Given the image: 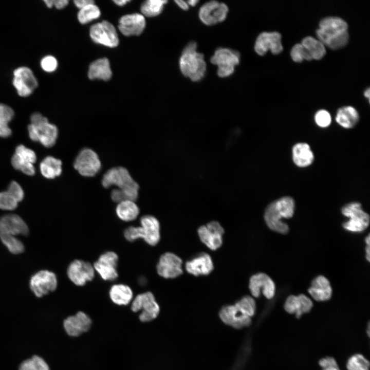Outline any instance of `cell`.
I'll return each instance as SVG.
<instances>
[{"label": "cell", "mask_w": 370, "mask_h": 370, "mask_svg": "<svg viewBox=\"0 0 370 370\" xmlns=\"http://www.w3.org/2000/svg\"><path fill=\"white\" fill-rule=\"evenodd\" d=\"M256 310V303L251 296L246 295L234 305L223 307L219 316L222 321L233 328L240 329L249 326Z\"/></svg>", "instance_id": "1"}, {"label": "cell", "mask_w": 370, "mask_h": 370, "mask_svg": "<svg viewBox=\"0 0 370 370\" xmlns=\"http://www.w3.org/2000/svg\"><path fill=\"white\" fill-rule=\"evenodd\" d=\"M295 202L292 197L284 196L269 203L264 213V220L268 228L282 234H287L289 227L281 219L291 218L294 212Z\"/></svg>", "instance_id": "2"}, {"label": "cell", "mask_w": 370, "mask_h": 370, "mask_svg": "<svg viewBox=\"0 0 370 370\" xmlns=\"http://www.w3.org/2000/svg\"><path fill=\"white\" fill-rule=\"evenodd\" d=\"M197 47L196 43L190 42L183 49L179 61L182 74L193 82L203 78L207 67L203 54L197 51Z\"/></svg>", "instance_id": "3"}, {"label": "cell", "mask_w": 370, "mask_h": 370, "mask_svg": "<svg viewBox=\"0 0 370 370\" xmlns=\"http://www.w3.org/2000/svg\"><path fill=\"white\" fill-rule=\"evenodd\" d=\"M102 184L105 188L116 186L123 193L126 200L135 201L138 196L139 187L128 170L122 166L113 168L104 175Z\"/></svg>", "instance_id": "4"}, {"label": "cell", "mask_w": 370, "mask_h": 370, "mask_svg": "<svg viewBox=\"0 0 370 370\" xmlns=\"http://www.w3.org/2000/svg\"><path fill=\"white\" fill-rule=\"evenodd\" d=\"M139 227L130 226L124 231L126 240L133 242L139 238L143 239L151 246L157 245L160 239V224L154 216L146 215L141 217Z\"/></svg>", "instance_id": "5"}, {"label": "cell", "mask_w": 370, "mask_h": 370, "mask_svg": "<svg viewBox=\"0 0 370 370\" xmlns=\"http://www.w3.org/2000/svg\"><path fill=\"white\" fill-rule=\"evenodd\" d=\"M342 214L349 218L342 224L343 228L353 232H361L369 226V216L363 210L358 202H349L341 208Z\"/></svg>", "instance_id": "6"}, {"label": "cell", "mask_w": 370, "mask_h": 370, "mask_svg": "<svg viewBox=\"0 0 370 370\" xmlns=\"http://www.w3.org/2000/svg\"><path fill=\"white\" fill-rule=\"evenodd\" d=\"M239 61V53L227 48H218L210 59L211 63L217 66V75L220 78L231 75Z\"/></svg>", "instance_id": "7"}, {"label": "cell", "mask_w": 370, "mask_h": 370, "mask_svg": "<svg viewBox=\"0 0 370 370\" xmlns=\"http://www.w3.org/2000/svg\"><path fill=\"white\" fill-rule=\"evenodd\" d=\"M131 309L134 312L141 310L139 318L143 322L155 319L160 312L159 306L150 291L138 294L132 302Z\"/></svg>", "instance_id": "8"}, {"label": "cell", "mask_w": 370, "mask_h": 370, "mask_svg": "<svg viewBox=\"0 0 370 370\" xmlns=\"http://www.w3.org/2000/svg\"><path fill=\"white\" fill-rule=\"evenodd\" d=\"M73 166L85 177H92L100 170L101 163L98 154L89 148L82 149L76 157Z\"/></svg>", "instance_id": "9"}, {"label": "cell", "mask_w": 370, "mask_h": 370, "mask_svg": "<svg viewBox=\"0 0 370 370\" xmlns=\"http://www.w3.org/2000/svg\"><path fill=\"white\" fill-rule=\"evenodd\" d=\"M89 34L94 42L107 47H115L119 44V38L115 27L107 21L92 25Z\"/></svg>", "instance_id": "10"}, {"label": "cell", "mask_w": 370, "mask_h": 370, "mask_svg": "<svg viewBox=\"0 0 370 370\" xmlns=\"http://www.w3.org/2000/svg\"><path fill=\"white\" fill-rule=\"evenodd\" d=\"M228 11V7L226 4L211 1L202 5L199 9L198 16L202 23L211 26L225 21Z\"/></svg>", "instance_id": "11"}, {"label": "cell", "mask_w": 370, "mask_h": 370, "mask_svg": "<svg viewBox=\"0 0 370 370\" xmlns=\"http://www.w3.org/2000/svg\"><path fill=\"white\" fill-rule=\"evenodd\" d=\"M30 288L36 297L41 298L55 290L58 285L56 275L48 270H41L30 279Z\"/></svg>", "instance_id": "12"}, {"label": "cell", "mask_w": 370, "mask_h": 370, "mask_svg": "<svg viewBox=\"0 0 370 370\" xmlns=\"http://www.w3.org/2000/svg\"><path fill=\"white\" fill-rule=\"evenodd\" d=\"M12 83L21 97L31 95L37 87L38 82L32 71L27 67H20L13 71Z\"/></svg>", "instance_id": "13"}, {"label": "cell", "mask_w": 370, "mask_h": 370, "mask_svg": "<svg viewBox=\"0 0 370 370\" xmlns=\"http://www.w3.org/2000/svg\"><path fill=\"white\" fill-rule=\"evenodd\" d=\"M224 232V228L217 221H212L201 226L197 230L201 242L212 250L221 247Z\"/></svg>", "instance_id": "14"}, {"label": "cell", "mask_w": 370, "mask_h": 370, "mask_svg": "<svg viewBox=\"0 0 370 370\" xmlns=\"http://www.w3.org/2000/svg\"><path fill=\"white\" fill-rule=\"evenodd\" d=\"M67 273L73 284L82 286L94 279L95 269L90 263L81 260H75L68 266Z\"/></svg>", "instance_id": "15"}, {"label": "cell", "mask_w": 370, "mask_h": 370, "mask_svg": "<svg viewBox=\"0 0 370 370\" xmlns=\"http://www.w3.org/2000/svg\"><path fill=\"white\" fill-rule=\"evenodd\" d=\"M182 260L171 252H165L160 257L157 265L158 274L165 279L178 277L183 273Z\"/></svg>", "instance_id": "16"}, {"label": "cell", "mask_w": 370, "mask_h": 370, "mask_svg": "<svg viewBox=\"0 0 370 370\" xmlns=\"http://www.w3.org/2000/svg\"><path fill=\"white\" fill-rule=\"evenodd\" d=\"M347 24L338 17H327L319 23L316 35L323 44L328 39L339 35L347 31Z\"/></svg>", "instance_id": "17"}, {"label": "cell", "mask_w": 370, "mask_h": 370, "mask_svg": "<svg viewBox=\"0 0 370 370\" xmlns=\"http://www.w3.org/2000/svg\"><path fill=\"white\" fill-rule=\"evenodd\" d=\"M118 261V256L115 252L107 251L99 256L93 267L103 280L114 281L118 276L116 269Z\"/></svg>", "instance_id": "18"}, {"label": "cell", "mask_w": 370, "mask_h": 370, "mask_svg": "<svg viewBox=\"0 0 370 370\" xmlns=\"http://www.w3.org/2000/svg\"><path fill=\"white\" fill-rule=\"evenodd\" d=\"M254 50L260 55H264L270 50L273 54L280 53L283 50L281 35L278 32H263L256 39Z\"/></svg>", "instance_id": "19"}, {"label": "cell", "mask_w": 370, "mask_h": 370, "mask_svg": "<svg viewBox=\"0 0 370 370\" xmlns=\"http://www.w3.org/2000/svg\"><path fill=\"white\" fill-rule=\"evenodd\" d=\"M249 288L251 294L255 298H258L261 292L268 299H272L275 295V284L264 273H258L252 275L249 280Z\"/></svg>", "instance_id": "20"}, {"label": "cell", "mask_w": 370, "mask_h": 370, "mask_svg": "<svg viewBox=\"0 0 370 370\" xmlns=\"http://www.w3.org/2000/svg\"><path fill=\"white\" fill-rule=\"evenodd\" d=\"M312 307V300L304 294L290 295L284 304L285 311L294 314L298 319H300L303 314L309 312Z\"/></svg>", "instance_id": "21"}, {"label": "cell", "mask_w": 370, "mask_h": 370, "mask_svg": "<svg viewBox=\"0 0 370 370\" xmlns=\"http://www.w3.org/2000/svg\"><path fill=\"white\" fill-rule=\"evenodd\" d=\"M145 25V19L142 14L133 13L120 18L118 28L125 36L139 35L143 32Z\"/></svg>", "instance_id": "22"}, {"label": "cell", "mask_w": 370, "mask_h": 370, "mask_svg": "<svg viewBox=\"0 0 370 370\" xmlns=\"http://www.w3.org/2000/svg\"><path fill=\"white\" fill-rule=\"evenodd\" d=\"M28 232L27 224L18 215L7 214L0 218V233L16 236L27 235Z\"/></svg>", "instance_id": "23"}, {"label": "cell", "mask_w": 370, "mask_h": 370, "mask_svg": "<svg viewBox=\"0 0 370 370\" xmlns=\"http://www.w3.org/2000/svg\"><path fill=\"white\" fill-rule=\"evenodd\" d=\"M91 324L89 316L82 311L67 318L63 322L67 334L72 337H77L88 331Z\"/></svg>", "instance_id": "24"}, {"label": "cell", "mask_w": 370, "mask_h": 370, "mask_svg": "<svg viewBox=\"0 0 370 370\" xmlns=\"http://www.w3.org/2000/svg\"><path fill=\"white\" fill-rule=\"evenodd\" d=\"M214 266L211 256L201 252L194 256L186 263L187 271L195 276L207 275L213 270Z\"/></svg>", "instance_id": "25"}, {"label": "cell", "mask_w": 370, "mask_h": 370, "mask_svg": "<svg viewBox=\"0 0 370 370\" xmlns=\"http://www.w3.org/2000/svg\"><path fill=\"white\" fill-rule=\"evenodd\" d=\"M308 291L311 297L318 302L328 301L332 296L330 282L323 275H319L312 281Z\"/></svg>", "instance_id": "26"}, {"label": "cell", "mask_w": 370, "mask_h": 370, "mask_svg": "<svg viewBox=\"0 0 370 370\" xmlns=\"http://www.w3.org/2000/svg\"><path fill=\"white\" fill-rule=\"evenodd\" d=\"M314 154L309 144L295 143L292 148V158L294 164L299 168L310 165L314 160Z\"/></svg>", "instance_id": "27"}, {"label": "cell", "mask_w": 370, "mask_h": 370, "mask_svg": "<svg viewBox=\"0 0 370 370\" xmlns=\"http://www.w3.org/2000/svg\"><path fill=\"white\" fill-rule=\"evenodd\" d=\"M112 72L109 62L107 58H103L92 62L88 71V77L90 80L99 79L108 81L112 77Z\"/></svg>", "instance_id": "28"}, {"label": "cell", "mask_w": 370, "mask_h": 370, "mask_svg": "<svg viewBox=\"0 0 370 370\" xmlns=\"http://www.w3.org/2000/svg\"><path fill=\"white\" fill-rule=\"evenodd\" d=\"M335 120L341 127L346 129L353 128L359 120L358 111L350 106H343L338 109Z\"/></svg>", "instance_id": "29"}, {"label": "cell", "mask_w": 370, "mask_h": 370, "mask_svg": "<svg viewBox=\"0 0 370 370\" xmlns=\"http://www.w3.org/2000/svg\"><path fill=\"white\" fill-rule=\"evenodd\" d=\"M35 126L39 132L38 141L46 147L53 146L58 138L57 127L55 125L49 123L48 121Z\"/></svg>", "instance_id": "30"}, {"label": "cell", "mask_w": 370, "mask_h": 370, "mask_svg": "<svg viewBox=\"0 0 370 370\" xmlns=\"http://www.w3.org/2000/svg\"><path fill=\"white\" fill-rule=\"evenodd\" d=\"M109 295L111 300L115 304L118 305H126L132 301L133 293L128 286L118 284L110 287Z\"/></svg>", "instance_id": "31"}, {"label": "cell", "mask_w": 370, "mask_h": 370, "mask_svg": "<svg viewBox=\"0 0 370 370\" xmlns=\"http://www.w3.org/2000/svg\"><path fill=\"white\" fill-rule=\"evenodd\" d=\"M117 216L124 221L135 220L139 214V208L134 201L126 200L118 203L116 208Z\"/></svg>", "instance_id": "32"}, {"label": "cell", "mask_w": 370, "mask_h": 370, "mask_svg": "<svg viewBox=\"0 0 370 370\" xmlns=\"http://www.w3.org/2000/svg\"><path fill=\"white\" fill-rule=\"evenodd\" d=\"M41 172L43 176L53 179L62 173V161L52 156L45 157L40 164Z\"/></svg>", "instance_id": "33"}, {"label": "cell", "mask_w": 370, "mask_h": 370, "mask_svg": "<svg viewBox=\"0 0 370 370\" xmlns=\"http://www.w3.org/2000/svg\"><path fill=\"white\" fill-rule=\"evenodd\" d=\"M301 44L308 51L312 59L320 60L325 54L326 50L324 44L313 37L309 36L304 38Z\"/></svg>", "instance_id": "34"}, {"label": "cell", "mask_w": 370, "mask_h": 370, "mask_svg": "<svg viewBox=\"0 0 370 370\" xmlns=\"http://www.w3.org/2000/svg\"><path fill=\"white\" fill-rule=\"evenodd\" d=\"M168 2L165 0H148L141 6V11L143 16L154 17L158 15L162 11L164 5Z\"/></svg>", "instance_id": "35"}, {"label": "cell", "mask_w": 370, "mask_h": 370, "mask_svg": "<svg viewBox=\"0 0 370 370\" xmlns=\"http://www.w3.org/2000/svg\"><path fill=\"white\" fill-rule=\"evenodd\" d=\"M101 12L99 7L94 4H90L80 9L78 13V19L82 24H87L97 19L100 16Z\"/></svg>", "instance_id": "36"}, {"label": "cell", "mask_w": 370, "mask_h": 370, "mask_svg": "<svg viewBox=\"0 0 370 370\" xmlns=\"http://www.w3.org/2000/svg\"><path fill=\"white\" fill-rule=\"evenodd\" d=\"M369 360L360 353L350 356L346 363L347 370H369Z\"/></svg>", "instance_id": "37"}, {"label": "cell", "mask_w": 370, "mask_h": 370, "mask_svg": "<svg viewBox=\"0 0 370 370\" xmlns=\"http://www.w3.org/2000/svg\"><path fill=\"white\" fill-rule=\"evenodd\" d=\"M0 239L8 250L13 254H20L24 251L23 244L15 236L0 233Z\"/></svg>", "instance_id": "38"}, {"label": "cell", "mask_w": 370, "mask_h": 370, "mask_svg": "<svg viewBox=\"0 0 370 370\" xmlns=\"http://www.w3.org/2000/svg\"><path fill=\"white\" fill-rule=\"evenodd\" d=\"M18 370H50L46 362L41 357L35 355L23 361Z\"/></svg>", "instance_id": "39"}, {"label": "cell", "mask_w": 370, "mask_h": 370, "mask_svg": "<svg viewBox=\"0 0 370 370\" xmlns=\"http://www.w3.org/2000/svg\"><path fill=\"white\" fill-rule=\"evenodd\" d=\"M348 39L349 35L346 31L327 39L323 44L332 50H337L344 47L347 44Z\"/></svg>", "instance_id": "40"}, {"label": "cell", "mask_w": 370, "mask_h": 370, "mask_svg": "<svg viewBox=\"0 0 370 370\" xmlns=\"http://www.w3.org/2000/svg\"><path fill=\"white\" fill-rule=\"evenodd\" d=\"M290 55L292 60L295 62H302L304 60L310 61L312 57L301 44H296L292 48Z\"/></svg>", "instance_id": "41"}, {"label": "cell", "mask_w": 370, "mask_h": 370, "mask_svg": "<svg viewBox=\"0 0 370 370\" xmlns=\"http://www.w3.org/2000/svg\"><path fill=\"white\" fill-rule=\"evenodd\" d=\"M11 163L14 168L21 170L26 175H33L35 173V168L32 163L24 162L15 154L12 157Z\"/></svg>", "instance_id": "42"}, {"label": "cell", "mask_w": 370, "mask_h": 370, "mask_svg": "<svg viewBox=\"0 0 370 370\" xmlns=\"http://www.w3.org/2000/svg\"><path fill=\"white\" fill-rule=\"evenodd\" d=\"M15 154L25 162L33 164L36 160V154L34 151L22 144L16 147Z\"/></svg>", "instance_id": "43"}, {"label": "cell", "mask_w": 370, "mask_h": 370, "mask_svg": "<svg viewBox=\"0 0 370 370\" xmlns=\"http://www.w3.org/2000/svg\"><path fill=\"white\" fill-rule=\"evenodd\" d=\"M18 202L7 191L0 192V209L4 210H13L16 208Z\"/></svg>", "instance_id": "44"}, {"label": "cell", "mask_w": 370, "mask_h": 370, "mask_svg": "<svg viewBox=\"0 0 370 370\" xmlns=\"http://www.w3.org/2000/svg\"><path fill=\"white\" fill-rule=\"evenodd\" d=\"M314 119L316 124L321 128L328 127L331 122L330 114L325 109L317 111L314 115Z\"/></svg>", "instance_id": "45"}, {"label": "cell", "mask_w": 370, "mask_h": 370, "mask_svg": "<svg viewBox=\"0 0 370 370\" xmlns=\"http://www.w3.org/2000/svg\"><path fill=\"white\" fill-rule=\"evenodd\" d=\"M7 192L18 202L22 201L24 196V191L21 186L16 181H12Z\"/></svg>", "instance_id": "46"}, {"label": "cell", "mask_w": 370, "mask_h": 370, "mask_svg": "<svg viewBox=\"0 0 370 370\" xmlns=\"http://www.w3.org/2000/svg\"><path fill=\"white\" fill-rule=\"evenodd\" d=\"M42 68L45 71L51 72L54 71L58 67L57 59L52 55L44 57L41 61Z\"/></svg>", "instance_id": "47"}, {"label": "cell", "mask_w": 370, "mask_h": 370, "mask_svg": "<svg viewBox=\"0 0 370 370\" xmlns=\"http://www.w3.org/2000/svg\"><path fill=\"white\" fill-rule=\"evenodd\" d=\"M14 111L7 105L0 103V119L8 123L14 117Z\"/></svg>", "instance_id": "48"}, {"label": "cell", "mask_w": 370, "mask_h": 370, "mask_svg": "<svg viewBox=\"0 0 370 370\" xmlns=\"http://www.w3.org/2000/svg\"><path fill=\"white\" fill-rule=\"evenodd\" d=\"M31 124L38 126L48 121L47 119L39 113H34L30 117Z\"/></svg>", "instance_id": "49"}, {"label": "cell", "mask_w": 370, "mask_h": 370, "mask_svg": "<svg viewBox=\"0 0 370 370\" xmlns=\"http://www.w3.org/2000/svg\"><path fill=\"white\" fill-rule=\"evenodd\" d=\"M11 130L8 126V123L0 119V137L6 138L11 135Z\"/></svg>", "instance_id": "50"}, {"label": "cell", "mask_w": 370, "mask_h": 370, "mask_svg": "<svg viewBox=\"0 0 370 370\" xmlns=\"http://www.w3.org/2000/svg\"><path fill=\"white\" fill-rule=\"evenodd\" d=\"M76 6L81 9L90 4H94L92 0H75L73 1Z\"/></svg>", "instance_id": "51"}, {"label": "cell", "mask_w": 370, "mask_h": 370, "mask_svg": "<svg viewBox=\"0 0 370 370\" xmlns=\"http://www.w3.org/2000/svg\"><path fill=\"white\" fill-rule=\"evenodd\" d=\"M68 3L67 0H53V6L58 9H61L66 6Z\"/></svg>", "instance_id": "52"}, {"label": "cell", "mask_w": 370, "mask_h": 370, "mask_svg": "<svg viewBox=\"0 0 370 370\" xmlns=\"http://www.w3.org/2000/svg\"><path fill=\"white\" fill-rule=\"evenodd\" d=\"M365 243L366 244V246L365 247V252H366V260L369 262V251H370V237L369 234L367 235V237L365 238Z\"/></svg>", "instance_id": "53"}, {"label": "cell", "mask_w": 370, "mask_h": 370, "mask_svg": "<svg viewBox=\"0 0 370 370\" xmlns=\"http://www.w3.org/2000/svg\"><path fill=\"white\" fill-rule=\"evenodd\" d=\"M176 4L178 6V7L181 8V9L183 10H187L189 8V6L188 5L187 2H185L182 0H177L175 1Z\"/></svg>", "instance_id": "54"}, {"label": "cell", "mask_w": 370, "mask_h": 370, "mask_svg": "<svg viewBox=\"0 0 370 370\" xmlns=\"http://www.w3.org/2000/svg\"><path fill=\"white\" fill-rule=\"evenodd\" d=\"M322 370H341L338 364L328 365L322 368Z\"/></svg>", "instance_id": "55"}, {"label": "cell", "mask_w": 370, "mask_h": 370, "mask_svg": "<svg viewBox=\"0 0 370 370\" xmlns=\"http://www.w3.org/2000/svg\"><path fill=\"white\" fill-rule=\"evenodd\" d=\"M113 1L116 5L119 6H122L130 2L129 0H114Z\"/></svg>", "instance_id": "56"}, {"label": "cell", "mask_w": 370, "mask_h": 370, "mask_svg": "<svg viewBox=\"0 0 370 370\" xmlns=\"http://www.w3.org/2000/svg\"><path fill=\"white\" fill-rule=\"evenodd\" d=\"M44 2L48 8H51L53 6V0H44Z\"/></svg>", "instance_id": "57"}, {"label": "cell", "mask_w": 370, "mask_h": 370, "mask_svg": "<svg viewBox=\"0 0 370 370\" xmlns=\"http://www.w3.org/2000/svg\"><path fill=\"white\" fill-rule=\"evenodd\" d=\"M198 2L199 1L197 0H190L187 1V2L189 6H195L197 4V3H198Z\"/></svg>", "instance_id": "58"}, {"label": "cell", "mask_w": 370, "mask_h": 370, "mask_svg": "<svg viewBox=\"0 0 370 370\" xmlns=\"http://www.w3.org/2000/svg\"><path fill=\"white\" fill-rule=\"evenodd\" d=\"M369 91H370L369 88H368L364 91V96L367 97L368 99V100L369 99V96H370Z\"/></svg>", "instance_id": "59"}, {"label": "cell", "mask_w": 370, "mask_h": 370, "mask_svg": "<svg viewBox=\"0 0 370 370\" xmlns=\"http://www.w3.org/2000/svg\"><path fill=\"white\" fill-rule=\"evenodd\" d=\"M367 334L368 335V336L369 337V324H368V326H367Z\"/></svg>", "instance_id": "60"}]
</instances>
